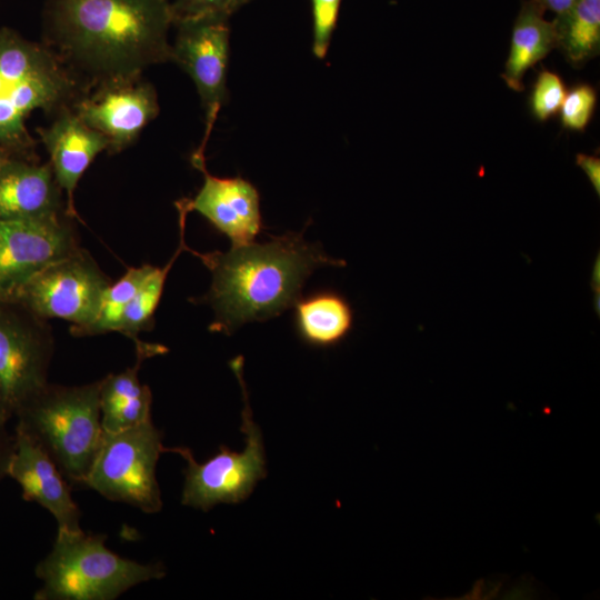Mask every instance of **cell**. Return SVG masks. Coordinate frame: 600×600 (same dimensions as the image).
<instances>
[{"label": "cell", "mask_w": 600, "mask_h": 600, "mask_svg": "<svg viewBox=\"0 0 600 600\" xmlns=\"http://www.w3.org/2000/svg\"><path fill=\"white\" fill-rule=\"evenodd\" d=\"M169 0H46L43 43L88 87L171 61Z\"/></svg>", "instance_id": "cell-1"}, {"label": "cell", "mask_w": 600, "mask_h": 600, "mask_svg": "<svg viewBox=\"0 0 600 600\" xmlns=\"http://www.w3.org/2000/svg\"><path fill=\"white\" fill-rule=\"evenodd\" d=\"M198 257L211 273L208 292L199 299L209 304L214 319L210 331L231 336L244 323L276 318L293 307L311 273L322 267H342L303 231H289L266 242L231 247Z\"/></svg>", "instance_id": "cell-2"}, {"label": "cell", "mask_w": 600, "mask_h": 600, "mask_svg": "<svg viewBox=\"0 0 600 600\" xmlns=\"http://www.w3.org/2000/svg\"><path fill=\"white\" fill-rule=\"evenodd\" d=\"M88 90L43 42L0 29V148L24 157L34 148L27 120L36 110L57 113Z\"/></svg>", "instance_id": "cell-3"}, {"label": "cell", "mask_w": 600, "mask_h": 600, "mask_svg": "<svg viewBox=\"0 0 600 600\" xmlns=\"http://www.w3.org/2000/svg\"><path fill=\"white\" fill-rule=\"evenodd\" d=\"M107 536L58 531L51 551L38 562L42 582L34 600H113L140 583L162 579L161 562L140 563L106 547Z\"/></svg>", "instance_id": "cell-4"}, {"label": "cell", "mask_w": 600, "mask_h": 600, "mask_svg": "<svg viewBox=\"0 0 600 600\" xmlns=\"http://www.w3.org/2000/svg\"><path fill=\"white\" fill-rule=\"evenodd\" d=\"M100 380L67 387L47 383L16 413V429L53 460L71 484L83 481L99 449L103 429Z\"/></svg>", "instance_id": "cell-5"}, {"label": "cell", "mask_w": 600, "mask_h": 600, "mask_svg": "<svg viewBox=\"0 0 600 600\" xmlns=\"http://www.w3.org/2000/svg\"><path fill=\"white\" fill-rule=\"evenodd\" d=\"M243 397L241 431L244 434L243 451H231L220 446L210 459L198 462L186 447L167 448L187 461L181 503L208 511L218 503H238L246 500L256 484L266 478V456L262 434L253 421L247 383L243 379V357L230 361Z\"/></svg>", "instance_id": "cell-6"}, {"label": "cell", "mask_w": 600, "mask_h": 600, "mask_svg": "<svg viewBox=\"0 0 600 600\" xmlns=\"http://www.w3.org/2000/svg\"><path fill=\"white\" fill-rule=\"evenodd\" d=\"M162 433L149 419L119 432H104L83 481L110 501L130 504L144 513L162 508L156 476Z\"/></svg>", "instance_id": "cell-7"}, {"label": "cell", "mask_w": 600, "mask_h": 600, "mask_svg": "<svg viewBox=\"0 0 600 600\" xmlns=\"http://www.w3.org/2000/svg\"><path fill=\"white\" fill-rule=\"evenodd\" d=\"M109 286L94 259L79 247L33 274L9 302L42 320L58 318L83 327L97 316Z\"/></svg>", "instance_id": "cell-8"}, {"label": "cell", "mask_w": 600, "mask_h": 600, "mask_svg": "<svg viewBox=\"0 0 600 600\" xmlns=\"http://www.w3.org/2000/svg\"><path fill=\"white\" fill-rule=\"evenodd\" d=\"M50 329L13 302L0 301V423L48 383Z\"/></svg>", "instance_id": "cell-9"}, {"label": "cell", "mask_w": 600, "mask_h": 600, "mask_svg": "<svg viewBox=\"0 0 600 600\" xmlns=\"http://www.w3.org/2000/svg\"><path fill=\"white\" fill-rule=\"evenodd\" d=\"M171 61L193 81L204 113V134L191 158H206V147L222 106L228 101L229 19L203 16L176 20Z\"/></svg>", "instance_id": "cell-10"}, {"label": "cell", "mask_w": 600, "mask_h": 600, "mask_svg": "<svg viewBox=\"0 0 600 600\" xmlns=\"http://www.w3.org/2000/svg\"><path fill=\"white\" fill-rule=\"evenodd\" d=\"M69 218L0 219V301H11L33 274L79 248Z\"/></svg>", "instance_id": "cell-11"}, {"label": "cell", "mask_w": 600, "mask_h": 600, "mask_svg": "<svg viewBox=\"0 0 600 600\" xmlns=\"http://www.w3.org/2000/svg\"><path fill=\"white\" fill-rule=\"evenodd\" d=\"M73 111L109 142V153L132 144L159 114L154 87L141 77L102 82L87 90Z\"/></svg>", "instance_id": "cell-12"}, {"label": "cell", "mask_w": 600, "mask_h": 600, "mask_svg": "<svg viewBox=\"0 0 600 600\" xmlns=\"http://www.w3.org/2000/svg\"><path fill=\"white\" fill-rule=\"evenodd\" d=\"M191 162L203 174V183L192 199L177 202L188 212L201 214L231 241V247L253 242L263 229L257 188L241 177L211 174L206 159H191Z\"/></svg>", "instance_id": "cell-13"}, {"label": "cell", "mask_w": 600, "mask_h": 600, "mask_svg": "<svg viewBox=\"0 0 600 600\" xmlns=\"http://www.w3.org/2000/svg\"><path fill=\"white\" fill-rule=\"evenodd\" d=\"M7 476L20 486L23 500L38 503L53 516L58 531L82 530L81 512L72 499L70 482L48 453L17 429Z\"/></svg>", "instance_id": "cell-14"}, {"label": "cell", "mask_w": 600, "mask_h": 600, "mask_svg": "<svg viewBox=\"0 0 600 600\" xmlns=\"http://www.w3.org/2000/svg\"><path fill=\"white\" fill-rule=\"evenodd\" d=\"M49 157L54 178L67 194L66 211L78 218L74 191L78 182L96 157L109 149L104 136L84 123L72 107L61 109L46 128L37 129Z\"/></svg>", "instance_id": "cell-15"}, {"label": "cell", "mask_w": 600, "mask_h": 600, "mask_svg": "<svg viewBox=\"0 0 600 600\" xmlns=\"http://www.w3.org/2000/svg\"><path fill=\"white\" fill-rule=\"evenodd\" d=\"M61 191L50 163L11 157L0 167V219L64 213Z\"/></svg>", "instance_id": "cell-16"}, {"label": "cell", "mask_w": 600, "mask_h": 600, "mask_svg": "<svg viewBox=\"0 0 600 600\" xmlns=\"http://www.w3.org/2000/svg\"><path fill=\"white\" fill-rule=\"evenodd\" d=\"M147 359V354L136 352L132 367L100 380L99 403L104 432H119L151 419V390L139 380L141 363Z\"/></svg>", "instance_id": "cell-17"}, {"label": "cell", "mask_w": 600, "mask_h": 600, "mask_svg": "<svg viewBox=\"0 0 600 600\" xmlns=\"http://www.w3.org/2000/svg\"><path fill=\"white\" fill-rule=\"evenodd\" d=\"M293 307L297 333L309 346H336L352 329V308L337 291L319 290L306 297L300 296Z\"/></svg>", "instance_id": "cell-18"}, {"label": "cell", "mask_w": 600, "mask_h": 600, "mask_svg": "<svg viewBox=\"0 0 600 600\" xmlns=\"http://www.w3.org/2000/svg\"><path fill=\"white\" fill-rule=\"evenodd\" d=\"M557 47L554 21L543 18L542 9L533 1L526 2L514 22L511 46L502 79L514 90L522 91L527 71Z\"/></svg>", "instance_id": "cell-19"}, {"label": "cell", "mask_w": 600, "mask_h": 600, "mask_svg": "<svg viewBox=\"0 0 600 600\" xmlns=\"http://www.w3.org/2000/svg\"><path fill=\"white\" fill-rule=\"evenodd\" d=\"M179 212L180 241L170 261L163 267H154L146 280L142 282L131 301L129 302L119 327L118 332L131 339L136 351L150 352L153 356L164 354L168 349L158 343H148L139 339L141 331L151 330L154 324V312L160 302L164 283L170 269L179 254L187 250L184 241L186 219L188 212L177 207Z\"/></svg>", "instance_id": "cell-20"}, {"label": "cell", "mask_w": 600, "mask_h": 600, "mask_svg": "<svg viewBox=\"0 0 600 600\" xmlns=\"http://www.w3.org/2000/svg\"><path fill=\"white\" fill-rule=\"evenodd\" d=\"M559 46L567 59L579 64L600 48V0H577L560 19L553 20Z\"/></svg>", "instance_id": "cell-21"}, {"label": "cell", "mask_w": 600, "mask_h": 600, "mask_svg": "<svg viewBox=\"0 0 600 600\" xmlns=\"http://www.w3.org/2000/svg\"><path fill=\"white\" fill-rule=\"evenodd\" d=\"M154 266L132 267L106 290L94 319L83 327H72L73 337H92L119 330L123 313Z\"/></svg>", "instance_id": "cell-22"}, {"label": "cell", "mask_w": 600, "mask_h": 600, "mask_svg": "<svg viewBox=\"0 0 600 600\" xmlns=\"http://www.w3.org/2000/svg\"><path fill=\"white\" fill-rule=\"evenodd\" d=\"M562 79L554 72L539 73L530 97L531 112L539 121H546L561 108L566 97Z\"/></svg>", "instance_id": "cell-23"}, {"label": "cell", "mask_w": 600, "mask_h": 600, "mask_svg": "<svg viewBox=\"0 0 600 600\" xmlns=\"http://www.w3.org/2000/svg\"><path fill=\"white\" fill-rule=\"evenodd\" d=\"M597 104V94L589 84L571 89L561 104V123L566 129L583 131L589 124Z\"/></svg>", "instance_id": "cell-24"}, {"label": "cell", "mask_w": 600, "mask_h": 600, "mask_svg": "<svg viewBox=\"0 0 600 600\" xmlns=\"http://www.w3.org/2000/svg\"><path fill=\"white\" fill-rule=\"evenodd\" d=\"M341 0H311L313 20L312 51L319 59L328 52L337 26Z\"/></svg>", "instance_id": "cell-25"}, {"label": "cell", "mask_w": 600, "mask_h": 600, "mask_svg": "<svg viewBox=\"0 0 600 600\" xmlns=\"http://www.w3.org/2000/svg\"><path fill=\"white\" fill-rule=\"evenodd\" d=\"M252 0H174L171 2L176 20L212 16L229 19L241 7Z\"/></svg>", "instance_id": "cell-26"}, {"label": "cell", "mask_w": 600, "mask_h": 600, "mask_svg": "<svg viewBox=\"0 0 600 600\" xmlns=\"http://www.w3.org/2000/svg\"><path fill=\"white\" fill-rule=\"evenodd\" d=\"M577 164L584 171L593 189L600 193V160L597 157L579 153Z\"/></svg>", "instance_id": "cell-27"}, {"label": "cell", "mask_w": 600, "mask_h": 600, "mask_svg": "<svg viewBox=\"0 0 600 600\" xmlns=\"http://www.w3.org/2000/svg\"><path fill=\"white\" fill-rule=\"evenodd\" d=\"M6 424L0 423V480L7 476V467L11 453L13 438H9Z\"/></svg>", "instance_id": "cell-28"}, {"label": "cell", "mask_w": 600, "mask_h": 600, "mask_svg": "<svg viewBox=\"0 0 600 600\" xmlns=\"http://www.w3.org/2000/svg\"><path fill=\"white\" fill-rule=\"evenodd\" d=\"M577 0H533L542 10L547 9L556 14V19L563 17Z\"/></svg>", "instance_id": "cell-29"}, {"label": "cell", "mask_w": 600, "mask_h": 600, "mask_svg": "<svg viewBox=\"0 0 600 600\" xmlns=\"http://www.w3.org/2000/svg\"><path fill=\"white\" fill-rule=\"evenodd\" d=\"M11 157H17V156H13L11 152L7 151L6 149L0 148V167H1L7 160H9Z\"/></svg>", "instance_id": "cell-30"}]
</instances>
